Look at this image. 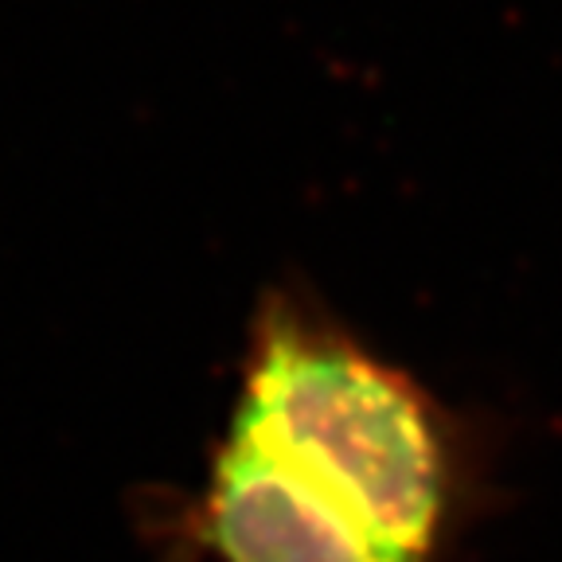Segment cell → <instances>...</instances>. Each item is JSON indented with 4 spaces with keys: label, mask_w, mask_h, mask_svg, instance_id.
Returning <instances> with one entry per match:
<instances>
[{
    "label": "cell",
    "mask_w": 562,
    "mask_h": 562,
    "mask_svg": "<svg viewBox=\"0 0 562 562\" xmlns=\"http://www.w3.org/2000/svg\"><path fill=\"white\" fill-rule=\"evenodd\" d=\"M469 426L297 290H266L223 441L160 524L172 562H441L469 524Z\"/></svg>",
    "instance_id": "cell-1"
}]
</instances>
